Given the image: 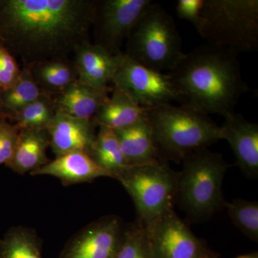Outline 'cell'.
I'll return each mask as SVG.
<instances>
[{
    "instance_id": "cell-1",
    "label": "cell",
    "mask_w": 258,
    "mask_h": 258,
    "mask_svg": "<svg viewBox=\"0 0 258 258\" xmlns=\"http://www.w3.org/2000/svg\"><path fill=\"white\" fill-rule=\"evenodd\" d=\"M96 0H0V44L23 67L70 58L91 42Z\"/></svg>"
},
{
    "instance_id": "cell-2",
    "label": "cell",
    "mask_w": 258,
    "mask_h": 258,
    "mask_svg": "<svg viewBox=\"0 0 258 258\" xmlns=\"http://www.w3.org/2000/svg\"><path fill=\"white\" fill-rule=\"evenodd\" d=\"M238 55L210 43L185 53L169 73L182 104L208 115L225 116L234 112L241 97L249 90L241 75Z\"/></svg>"
},
{
    "instance_id": "cell-3",
    "label": "cell",
    "mask_w": 258,
    "mask_h": 258,
    "mask_svg": "<svg viewBox=\"0 0 258 258\" xmlns=\"http://www.w3.org/2000/svg\"><path fill=\"white\" fill-rule=\"evenodd\" d=\"M147 118L158 156L164 162L179 163L190 153L222 139L221 126L209 115L187 105L149 108Z\"/></svg>"
},
{
    "instance_id": "cell-4",
    "label": "cell",
    "mask_w": 258,
    "mask_h": 258,
    "mask_svg": "<svg viewBox=\"0 0 258 258\" xmlns=\"http://www.w3.org/2000/svg\"><path fill=\"white\" fill-rule=\"evenodd\" d=\"M178 175L176 203L191 222H205L225 208L222 182L230 165L208 148L184 158Z\"/></svg>"
},
{
    "instance_id": "cell-5",
    "label": "cell",
    "mask_w": 258,
    "mask_h": 258,
    "mask_svg": "<svg viewBox=\"0 0 258 258\" xmlns=\"http://www.w3.org/2000/svg\"><path fill=\"white\" fill-rule=\"evenodd\" d=\"M132 60L159 72L171 71L184 57L175 22L158 3H151L126 39L124 52Z\"/></svg>"
},
{
    "instance_id": "cell-6",
    "label": "cell",
    "mask_w": 258,
    "mask_h": 258,
    "mask_svg": "<svg viewBox=\"0 0 258 258\" xmlns=\"http://www.w3.org/2000/svg\"><path fill=\"white\" fill-rule=\"evenodd\" d=\"M197 31L236 53L258 48L257 0H205Z\"/></svg>"
},
{
    "instance_id": "cell-7",
    "label": "cell",
    "mask_w": 258,
    "mask_h": 258,
    "mask_svg": "<svg viewBox=\"0 0 258 258\" xmlns=\"http://www.w3.org/2000/svg\"><path fill=\"white\" fill-rule=\"evenodd\" d=\"M179 172L167 162L130 166L117 180L132 197L137 220L145 228L174 210Z\"/></svg>"
},
{
    "instance_id": "cell-8",
    "label": "cell",
    "mask_w": 258,
    "mask_h": 258,
    "mask_svg": "<svg viewBox=\"0 0 258 258\" xmlns=\"http://www.w3.org/2000/svg\"><path fill=\"white\" fill-rule=\"evenodd\" d=\"M113 86L126 93L139 106L156 108L181 102L170 74L159 72L136 62L122 52Z\"/></svg>"
},
{
    "instance_id": "cell-9",
    "label": "cell",
    "mask_w": 258,
    "mask_h": 258,
    "mask_svg": "<svg viewBox=\"0 0 258 258\" xmlns=\"http://www.w3.org/2000/svg\"><path fill=\"white\" fill-rule=\"evenodd\" d=\"M153 258H219L206 241L199 238L174 210L146 228Z\"/></svg>"
},
{
    "instance_id": "cell-10",
    "label": "cell",
    "mask_w": 258,
    "mask_h": 258,
    "mask_svg": "<svg viewBox=\"0 0 258 258\" xmlns=\"http://www.w3.org/2000/svg\"><path fill=\"white\" fill-rule=\"evenodd\" d=\"M152 3L151 0L98 1L93 28L95 44L115 55L122 52L123 41Z\"/></svg>"
},
{
    "instance_id": "cell-11",
    "label": "cell",
    "mask_w": 258,
    "mask_h": 258,
    "mask_svg": "<svg viewBox=\"0 0 258 258\" xmlns=\"http://www.w3.org/2000/svg\"><path fill=\"white\" fill-rule=\"evenodd\" d=\"M123 227L124 224L116 215L91 222L68 241L59 258H115Z\"/></svg>"
},
{
    "instance_id": "cell-12",
    "label": "cell",
    "mask_w": 258,
    "mask_h": 258,
    "mask_svg": "<svg viewBox=\"0 0 258 258\" xmlns=\"http://www.w3.org/2000/svg\"><path fill=\"white\" fill-rule=\"evenodd\" d=\"M221 126L222 139L230 144L236 164L244 175L258 176V125L234 112L225 115Z\"/></svg>"
},
{
    "instance_id": "cell-13",
    "label": "cell",
    "mask_w": 258,
    "mask_h": 258,
    "mask_svg": "<svg viewBox=\"0 0 258 258\" xmlns=\"http://www.w3.org/2000/svg\"><path fill=\"white\" fill-rule=\"evenodd\" d=\"M122 52L115 55L91 42L83 44L75 52L73 59L78 81L96 89L110 91L109 84H113Z\"/></svg>"
},
{
    "instance_id": "cell-14",
    "label": "cell",
    "mask_w": 258,
    "mask_h": 258,
    "mask_svg": "<svg viewBox=\"0 0 258 258\" xmlns=\"http://www.w3.org/2000/svg\"><path fill=\"white\" fill-rule=\"evenodd\" d=\"M97 127L94 120L56 113L47 128L52 152L56 157L74 152L88 153L96 138Z\"/></svg>"
},
{
    "instance_id": "cell-15",
    "label": "cell",
    "mask_w": 258,
    "mask_h": 258,
    "mask_svg": "<svg viewBox=\"0 0 258 258\" xmlns=\"http://www.w3.org/2000/svg\"><path fill=\"white\" fill-rule=\"evenodd\" d=\"M32 176L48 175L60 180L64 186L91 182L100 177H111L88 153H68L50 160L45 166L30 173Z\"/></svg>"
},
{
    "instance_id": "cell-16",
    "label": "cell",
    "mask_w": 258,
    "mask_h": 258,
    "mask_svg": "<svg viewBox=\"0 0 258 258\" xmlns=\"http://www.w3.org/2000/svg\"><path fill=\"white\" fill-rule=\"evenodd\" d=\"M109 91L90 87L77 81L63 92L53 96L55 113L79 119L94 120L109 97Z\"/></svg>"
},
{
    "instance_id": "cell-17",
    "label": "cell",
    "mask_w": 258,
    "mask_h": 258,
    "mask_svg": "<svg viewBox=\"0 0 258 258\" xmlns=\"http://www.w3.org/2000/svg\"><path fill=\"white\" fill-rule=\"evenodd\" d=\"M114 132L129 166L149 165L162 161L158 156L147 116L135 124Z\"/></svg>"
},
{
    "instance_id": "cell-18",
    "label": "cell",
    "mask_w": 258,
    "mask_h": 258,
    "mask_svg": "<svg viewBox=\"0 0 258 258\" xmlns=\"http://www.w3.org/2000/svg\"><path fill=\"white\" fill-rule=\"evenodd\" d=\"M50 145L47 129H20L14 155L6 166L21 175L37 170L50 161Z\"/></svg>"
},
{
    "instance_id": "cell-19",
    "label": "cell",
    "mask_w": 258,
    "mask_h": 258,
    "mask_svg": "<svg viewBox=\"0 0 258 258\" xmlns=\"http://www.w3.org/2000/svg\"><path fill=\"white\" fill-rule=\"evenodd\" d=\"M149 108L139 106L120 88L113 86L108 97L95 117L98 126L115 131L135 124L147 116Z\"/></svg>"
},
{
    "instance_id": "cell-20",
    "label": "cell",
    "mask_w": 258,
    "mask_h": 258,
    "mask_svg": "<svg viewBox=\"0 0 258 258\" xmlns=\"http://www.w3.org/2000/svg\"><path fill=\"white\" fill-rule=\"evenodd\" d=\"M33 79L42 92L55 96L78 81L74 60L54 59L30 66Z\"/></svg>"
},
{
    "instance_id": "cell-21",
    "label": "cell",
    "mask_w": 258,
    "mask_h": 258,
    "mask_svg": "<svg viewBox=\"0 0 258 258\" xmlns=\"http://www.w3.org/2000/svg\"><path fill=\"white\" fill-rule=\"evenodd\" d=\"M43 94L34 80L30 68L22 67L21 73L14 84L0 93L2 117L11 121L17 113Z\"/></svg>"
},
{
    "instance_id": "cell-22",
    "label": "cell",
    "mask_w": 258,
    "mask_h": 258,
    "mask_svg": "<svg viewBox=\"0 0 258 258\" xmlns=\"http://www.w3.org/2000/svg\"><path fill=\"white\" fill-rule=\"evenodd\" d=\"M94 142L88 154L93 160L116 179L130 167L120 149L114 131L105 126H98Z\"/></svg>"
},
{
    "instance_id": "cell-23",
    "label": "cell",
    "mask_w": 258,
    "mask_h": 258,
    "mask_svg": "<svg viewBox=\"0 0 258 258\" xmlns=\"http://www.w3.org/2000/svg\"><path fill=\"white\" fill-rule=\"evenodd\" d=\"M42 241L36 231L13 227L0 238V258H42Z\"/></svg>"
},
{
    "instance_id": "cell-24",
    "label": "cell",
    "mask_w": 258,
    "mask_h": 258,
    "mask_svg": "<svg viewBox=\"0 0 258 258\" xmlns=\"http://www.w3.org/2000/svg\"><path fill=\"white\" fill-rule=\"evenodd\" d=\"M56 114L53 96L44 93L14 115L19 129H47Z\"/></svg>"
},
{
    "instance_id": "cell-25",
    "label": "cell",
    "mask_w": 258,
    "mask_h": 258,
    "mask_svg": "<svg viewBox=\"0 0 258 258\" xmlns=\"http://www.w3.org/2000/svg\"><path fill=\"white\" fill-rule=\"evenodd\" d=\"M115 258H153L147 231L137 219L124 225Z\"/></svg>"
},
{
    "instance_id": "cell-26",
    "label": "cell",
    "mask_w": 258,
    "mask_h": 258,
    "mask_svg": "<svg viewBox=\"0 0 258 258\" xmlns=\"http://www.w3.org/2000/svg\"><path fill=\"white\" fill-rule=\"evenodd\" d=\"M227 208L232 222L251 240H258V203L242 199L227 202Z\"/></svg>"
},
{
    "instance_id": "cell-27",
    "label": "cell",
    "mask_w": 258,
    "mask_h": 258,
    "mask_svg": "<svg viewBox=\"0 0 258 258\" xmlns=\"http://www.w3.org/2000/svg\"><path fill=\"white\" fill-rule=\"evenodd\" d=\"M20 129L8 118H0V165L5 166L14 155Z\"/></svg>"
},
{
    "instance_id": "cell-28",
    "label": "cell",
    "mask_w": 258,
    "mask_h": 258,
    "mask_svg": "<svg viewBox=\"0 0 258 258\" xmlns=\"http://www.w3.org/2000/svg\"><path fill=\"white\" fill-rule=\"evenodd\" d=\"M22 68L14 56L0 44V86L2 91L8 89L14 84Z\"/></svg>"
},
{
    "instance_id": "cell-29",
    "label": "cell",
    "mask_w": 258,
    "mask_h": 258,
    "mask_svg": "<svg viewBox=\"0 0 258 258\" xmlns=\"http://www.w3.org/2000/svg\"><path fill=\"white\" fill-rule=\"evenodd\" d=\"M205 0H179L176 6L177 16L180 19L190 22L198 28L201 20Z\"/></svg>"
},
{
    "instance_id": "cell-30",
    "label": "cell",
    "mask_w": 258,
    "mask_h": 258,
    "mask_svg": "<svg viewBox=\"0 0 258 258\" xmlns=\"http://www.w3.org/2000/svg\"><path fill=\"white\" fill-rule=\"evenodd\" d=\"M235 258H258V253L257 252H254L252 253L242 254V255L237 256Z\"/></svg>"
},
{
    "instance_id": "cell-31",
    "label": "cell",
    "mask_w": 258,
    "mask_h": 258,
    "mask_svg": "<svg viewBox=\"0 0 258 258\" xmlns=\"http://www.w3.org/2000/svg\"><path fill=\"white\" fill-rule=\"evenodd\" d=\"M1 91H2V88H1V86H0V93H1Z\"/></svg>"
},
{
    "instance_id": "cell-32",
    "label": "cell",
    "mask_w": 258,
    "mask_h": 258,
    "mask_svg": "<svg viewBox=\"0 0 258 258\" xmlns=\"http://www.w3.org/2000/svg\"><path fill=\"white\" fill-rule=\"evenodd\" d=\"M2 117V115H1V113H0V118H1Z\"/></svg>"
}]
</instances>
